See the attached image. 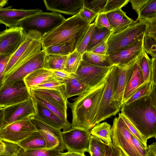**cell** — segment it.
Here are the masks:
<instances>
[{
    "mask_svg": "<svg viewBox=\"0 0 156 156\" xmlns=\"http://www.w3.org/2000/svg\"><path fill=\"white\" fill-rule=\"evenodd\" d=\"M156 85L150 93L121 108L122 113L147 140L156 136Z\"/></svg>",
    "mask_w": 156,
    "mask_h": 156,
    "instance_id": "cell-1",
    "label": "cell"
},
{
    "mask_svg": "<svg viewBox=\"0 0 156 156\" xmlns=\"http://www.w3.org/2000/svg\"><path fill=\"white\" fill-rule=\"evenodd\" d=\"M105 82L96 87L89 89L72 99V103L68 101L67 105L72 113V127L90 130L96 125Z\"/></svg>",
    "mask_w": 156,
    "mask_h": 156,
    "instance_id": "cell-2",
    "label": "cell"
},
{
    "mask_svg": "<svg viewBox=\"0 0 156 156\" xmlns=\"http://www.w3.org/2000/svg\"><path fill=\"white\" fill-rule=\"evenodd\" d=\"M90 25L83 20L79 13L66 19L57 27L42 37V50L71 41H75L78 46Z\"/></svg>",
    "mask_w": 156,
    "mask_h": 156,
    "instance_id": "cell-3",
    "label": "cell"
},
{
    "mask_svg": "<svg viewBox=\"0 0 156 156\" xmlns=\"http://www.w3.org/2000/svg\"><path fill=\"white\" fill-rule=\"evenodd\" d=\"M118 68L115 65L111 67L105 84L96 125L115 115L120 110L121 107L114 100Z\"/></svg>",
    "mask_w": 156,
    "mask_h": 156,
    "instance_id": "cell-4",
    "label": "cell"
},
{
    "mask_svg": "<svg viewBox=\"0 0 156 156\" xmlns=\"http://www.w3.org/2000/svg\"><path fill=\"white\" fill-rule=\"evenodd\" d=\"M146 20H136L126 28L111 34L107 40V55L133 43L145 32Z\"/></svg>",
    "mask_w": 156,
    "mask_h": 156,
    "instance_id": "cell-5",
    "label": "cell"
},
{
    "mask_svg": "<svg viewBox=\"0 0 156 156\" xmlns=\"http://www.w3.org/2000/svg\"><path fill=\"white\" fill-rule=\"evenodd\" d=\"M66 19L56 12H42L31 16L23 20L18 27L27 33L34 30L40 33L42 36L57 27Z\"/></svg>",
    "mask_w": 156,
    "mask_h": 156,
    "instance_id": "cell-6",
    "label": "cell"
},
{
    "mask_svg": "<svg viewBox=\"0 0 156 156\" xmlns=\"http://www.w3.org/2000/svg\"><path fill=\"white\" fill-rule=\"evenodd\" d=\"M45 51L28 56L19 62L10 73L5 77L3 86L11 85L15 82L23 80L24 77L33 71L44 68Z\"/></svg>",
    "mask_w": 156,
    "mask_h": 156,
    "instance_id": "cell-7",
    "label": "cell"
},
{
    "mask_svg": "<svg viewBox=\"0 0 156 156\" xmlns=\"http://www.w3.org/2000/svg\"><path fill=\"white\" fill-rule=\"evenodd\" d=\"M42 37L40 33L35 31L31 30L27 33L24 41L16 51L11 55L7 63L4 72L5 77L24 58L38 53L42 50Z\"/></svg>",
    "mask_w": 156,
    "mask_h": 156,
    "instance_id": "cell-8",
    "label": "cell"
},
{
    "mask_svg": "<svg viewBox=\"0 0 156 156\" xmlns=\"http://www.w3.org/2000/svg\"><path fill=\"white\" fill-rule=\"evenodd\" d=\"M111 130L112 143L121 150L123 156H141L132 142L131 133L120 117L113 119Z\"/></svg>",
    "mask_w": 156,
    "mask_h": 156,
    "instance_id": "cell-9",
    "label": "cell"
},
{
    "mask_svg": "<svg viewBox=\"0 0 156 156\" xmlns=\"http://www.w3.org/2000/svg\"><path fill=\"white\" fill-rule=\"evenodd\" d=\"M111 67L97 66L82 60L74 76L90 89H92L105 82Z\"/></svg>",
    "mask_w": 156,
    "mask_h": 156,
    "instance_id": "cell-10",
    "label": "cell"
},
{
    "mask_svg": "<svg viewBox=\"0 0 156 156\" xmlns=\"http://www.w3.org/2000/svg\"><path fill=\"white\" fill-rule=\"evenodd\" d=\"M61 135L63 145L68 151L82 154L89 152L90 130L72 127L62 132Z\"/></svg>",
    "mask_w": 156,
    "mask_h": 156,
    "instance_id": "cell-11",
    "label": "cell"
},
{
    "mask_svg": "<svg viewBox=\"0 0 156 156\" xmlns=\"http://www.w3.org/2000/svg\"><path fill=\"white\" fill-rule=\"evenodd\" d=\"M29 118L16 121L2 128L0 132V139L4 142L17 144L37 130Z\"/></svg>",
    "mask_w": 156,
    "mask_h": 156,
    "instance_id": "cell-12",
    "label": "cell"
},
{
    "mask_svg": "<svg viewBox=\"0 0 156 156\" xmlns=\"http://www.w3.org/2000/svg\"><path fill=\"white\" fill-rule=\"evenodd\" d=\"M4 108L3 127L16 121L32 118L37 113V101L31 96L25 101Z\"/></svg>",
    "mask_w": 156,
    "mask_h": 156,
    "instance_id": "cell-13",
    "label": "cell"
},
{
    "mask_svg": "<svg viewBox=\"0 0 156 156\" xmlns=\"http://www.w3.org/2000/svg\"><path fill=\"white\" fill-rule=\"evenodd\" d=\"M31 96L23 80L3 86L0 90V107L4 108L25 101Z\"/></svg>",
    "mask_w": 156,
    "mask_h": 156,
    "instance_id": "cell-14",
    "label": "cell"
},
{
    "mask_svg": "<svg viewBox=\"0 0 156 156\" xmlns=\"http://www.w3.org/2000/svg\"><path fill=\"white\" fill-rule=\"evenodd\" d=\"M144 33L130 45L108 55L112 66H125L136 59L143 50V40Z\"/></svg>",
    "mask_w": 156,
    "mask_h": 156,
    "instance_id": "cell-15",
    "label": "cell"
},
{
    "mask_svg": "<svg viewBox=\"0 0 156 156\" xmlns=\"http://www.w3.org/2000/svg\"><path fill=\"white\" fill-rule=\"evenodd\" d=\"M27 34L18 27L0 32V55L13 54L24 41Z\"/></svg>",
    "mask_w": 156,
    "mask_h": 156,
    "instance_id": "cell-16",
    "label": "cell"
},
{
    "mask_svg": "<svg viewBox=\"0 0 156 156\" xmlns=\"http://www.w3.org/2000/svg\"><path fill=\"white\" fill-rule=\"evenodd\" d=\"M43 12L42 10L36 9H15L11 7L0 8V23L9 28L18 27L23 20L34 15Z\"/></svg>",
    "mask_w": 156,
    "mask_h": 156,
    "instance_id": "cell-17",
    "label": "cell"
},
{
    "mask_svg": "<svg viewBox=\"0 0 156 156\" xmlns=\"http://www.w3.org/2000/svg\"><path fill=\"white\" fill-rule=\"evenodd\" d=\"M37 130L43 137L46 143V148L59 150L63 152L65 148L62 140V131L33 117L31 119Z\"/></svg>",
    "mask_w": 156,
    "mask_h": 156,
    "instance_id": "cell-18",
    "label": "cell"
},
{
    "mask_svg": "<svg viewBox=\"0 0 156 156\" xmlns=\"http://www.w3.org/2000/svg\"><path fill=\"white\" fill-rule=\"evenodd\" d=\"M36 101L37 113L34 118L59 130L66 131L72 128L68 120L62 119L40 102Z\"/></svg>",
    "mask_w": 156,
    "mask_h": 156,
    "instance_id": "cell-19",
    "label": "cell"
},
{
    "mask_svg": "<svg viewBox=\"0 0 156 156\" xmlns=\"http://www.w3.org/2000/svg\"><path fill=\"white\" fill-rule=\"evenodd\" d=\"M83 0H44L46 8L48 10L63 14L76 15L83 7Z\"/></svg>",
    "mask_w": 156,
    "mask_h": 156,
    "instance_id": "cell-20",
    "label": "cell"
},
{
    "mask_svg": "<svg viewBox=\"0 0 156 156\" xmlns=\"http://www.w3.org/2000/svg\"><path fill=\"white\" fill-rule=\"evenodd\" d=\"M138 58L126 66L118 67L114 100L121 107L124 91L132 76L134 65Z\"/></svg>",
    "mask_w": 156,
    "mask_h": 156,
    "instance_id": "cell-21",
    "label": "cell"
},
{
    "mask_svg": "<svg viewBox=\"0 0 156 156\" xmlns=\"http://www.w3.org/2000/svg\"><path fill=\"white\" fill-rule=\"evenodd\" d=\"M138 58L134 65L132 76L124 91L122 105L146 82L144 79Z\"/></svg>",
    "mask_w": 156,
    "mask_h": 156,
    "instance_id": "cell-22",
    "label": "cell"
},
{
    "mask_svg": "<svg viewBox=\"0 0 156 156\" xmlns=\"http://www.w3.org/2000/svg\"><path fill=\"white\" fill-rule=\"evenodd\" d=\"M111 30L112 34L126 28L134 21L129 17L121 9L106 14Z\"/></svg>",
    "mask_w": 156,
    "mask_h": 156,
    "instance_id": "cell-23",
    "label": "cell"
},
{
    "mask_svg": "<svg viewBox=\"0 0 156 156\" xmlns=\"http://www.w3.org/2000/svg\"><path fill=\"white\" fill-rule=\"evenodd\" d=\"M37 101L40 102L62 119L68 121L67 110L60 105L53 98L44 95L30 93Z\"/></svg>",
    "mask_w": 156,
    "mask_h": 156,
    "instance_id": "cell-24",
    "label": "cell"
},
{
    "mask_svg": "<svg viewBox=\"0 0 156 156\" xmlns=\"http://www.w3.org/2000/svg\"><path fill=\"white\" fill-rule=\"evenodd\" d=\"M55 77L51 70L42 68L28 74L24 78L23 80L30 90L32 87Z\"/></svg>",
    "mask_w": 156,
    "mask_h": 156,
    "instance_id": "cell-25",
    "label": "cell"
},
{
    "mask_svg": "<svg viewBox=\"0 0 156 156\" xmlns=\"http://www.w3.org/2000/svg\"><path fill=\"white\" fill-rule=\"evenodd\" d=\"M17 144L24 150L46 148V143L44 138L38 130L33 132Z\"/></svg>",
    "mask_w": 156,
    "mask_h": 156,
    "instance_id": "cell-26",
    "label": "cell"
},
{
    "mask_svg": "<svg viewBox=\"0 0 156 156\" xmlns=\"http://www.w3.org/2000/svg\"><path fill=\"white\" fill-rule=\"evenodd\" d=\"M90 89L76 77L65 81L64 94L67 99L78 96Z\"/></svg>",
    "mask_w": 156,
    "mask_h": 156,
    "instance_id": "cell-27",
    "label": "cell"
},
{
    "mask_svg": "<svg viewBox=\"0 0 156 156\" xmlns=\"http://www.w3.org/2000/svg\"><path fill=\"white\" fill-rule=\"evenodd\" d=\"M68 57V55L46 53L44 68L49 70H64Z\"/></svg>",
    "mask_w": 156,
    "mask_h": 156,
    "instance_id": "cell-28",
    "label": "cell"
},
{
    "mask_svg": "<svg viewBox=\"0 0 156 156\" xmlns=\"http://www.w3.org/2000/svg\"><path fill=\"white\" fill-rule=\"evenodd\" d=\"M77 44L74 41L55 44L43 50L46 54L67 55L76 49Z\"/></svg>",
    "mask_w": 156,
    "mask_h": 156,
    "instance_id": "cell-29",
    "label": "cell"
},
{
    "mask_svg": "<svg viewBox=\"0 0 156 156\" xmlns=\"http://www.w3.org/2000/svg\"><path fill=\"white\" fill-rule=\"evenodd\" d=\"M91 134L100 139L108 144L112 143L111 126L107 122L98 123L90 130Z\"/></svg>",
    "mask_w": 156,
    "mask_h": 156,
    "instance_id": "cell-30",
    "label": "cell"
},
{
    "mask_svg": "<svg viewBox=\"0 0 156 156\" xmlns=\"http://www.w3.org/2000/svg\"><path fill=\"white\" fill-rule=\"evenodd\" d=\"M82 60L91 65L102 67H109L112 66L108 56L86 51L83 55Z\"/></svg>",
    "mask_w": 156,
    "mask_h": 156,
    "instance_id": "cell-31",
    "label": "cell"
},
{
    "mask_svg": "<svg viewBox=\"0 0 156 156\" xmlns=\"http://www.w3.org/2000/svg\"><path fill=\"white\" fill-rule=\"evenodd\" d=\"M16 154L17 156H61L64 153L56 149L24 150L20 147L16 150Z\"/></svg>",
    "mask_w": 156,
    "mask_h": 156,
    "instance_id": "cell-32",
    "label": "cell"
},
{
    "mask_svg": "<svg viewBox=\"0 0 156 156\" xmlns=\"http://www.w3.org/2000/svg\"><path fill=\"white\" fill-rule=\"evenodd\" d=\"M112 33L111 30L105 27L95 26L88 43L86 51H90L97 44L108 38Z\"/></svg>",
    "mask_w": 156,
    "mask_h": 156,
    "instance_id": "cell-33",
    "label": "cell"
},
{
    "mask_svg": "<svg viewBox=\"0 0 156 156\" xmlns=\"http://www.w3.org/2000/svg\"><path fill=\"white\" fill-rule=\"evenodd\" d=\"M30 93L48 96L53 98L60 105L67 110L68 99L60 92L56 90L47 89H30Z\"/></svg>",
    "mask_w": 156,
    "mask_h": 156,
    "instance_id": "cell-34",
    "label": "cell"
},
{
    "mask_svg": "<svg viewBox=\"0 0 156 156\" xmlns=\"http://www.w3.org/2000/svg\"><path fill=\"white\" fill-rule=\"evenodd\" d=\"M108 144L100 139L91 135L89 153L90 156H105Z\"/></svg>",
    "mask_w": 156,
    "mask_h": 156,
    "instance_id": "cell-35",
    "label": "cell"
},
{
    "mask_svg": "<svg viewBox=\"0 0 156 156\" xmlns=\"http://www.w3.org/2000/svg\"><path fill=\"white\" fill-rule=\"evenodd\" d=\"M82 55L76 49L68 55L64 70L73 74H75L81 63Z\"/></svg>",
    "mask_w": 156,
    "mask_h": 156,
    "instance_id": "cell-36",
    "label": "cell"
},
{
    "mask_svg": "<svg viewBox=\"0 0 156 156\" xmlns=\"http://www.w3.org/2000/svg\"><path fill=\"white\" fill-rule=\"evenodd\" d=\"M65 86V81H61L55 77L33 87L30 89L53 90L58 91L64 95Z\"/></svg>",
    "mask_w": 156,
    "mask_h": 156,
    "instance_id": "cell-37",
    "label": "cell"
},
{
    "mask_svg": "<svg viewBox=\"0 0 156 156\" xmlns=\"http://www.w3.org/2000/svg\"><path fill=\"white\" fill-rule=\"evenodd\" d=\"M138 61L144 81H151V58L144 50L139 57Z\"/></svg>",
    "mask_w": 156,
    "mask_h": 156,
    "instance_id": "cell-38",
    "label": "cell"
},
{
    "mask_svg": "<svg viewBox=\"0 0 156 156\" xmlns=\"http://www.w3.org/2000/svg\"><path fill=\"white\" fill-rule=\"evenodd\" d=\"M156 18V0H149L140 11L137 20H149Z\"/></svg>",
    "mask_w": 156,
    "mask_h": 156,
    "instance_id": "cell-39",
    "label": "cell"
},
{
    "mask_svg": "<svg viewBox=\"0 0 156 156\" xmlns=\"http://www.w3.org/2000/svg\"><path fill=\"white\" fill-rule=\"evenodd\" d=\"M107 0H83V7L98 15L103 12Z\"/></svg>",
    "mask_w": 156,
    "mask_h": 156,
    "instance_id": "cell-40",
    "label": "cell"
},
{
    "mask_svg": "<svg viewBox=\"0 0 156 156\" xmlns=\"http://www.w3.org/2000/svg\"><path fill=\"white\" fill-rule=\"evenodd\" d=\"M143 49L147 54L152 57H156V38L144 34Z\"/></svg>",
    "mask_w": 156,
    "mask_h": 156,
    "instance_id": "cell-41",
    "label": "cell"
},
{
    "mask_svg": "<svg viewBox=\"0 0 156 156\" xmlns=\"http://www.w3.org/2000/svg\"><path fill=\"white\" fill-rule=\"evenodd\" d=\"M153 85L151 81L146 82L124 103L129 104L136 100L148 95L150 93Z\"/></svg>",
    "mask_w": 156,
    "mask_h": 156,
    "instance_id": "cell-42",
    "label": "cell"
},
{
    "mask_svg": "<svg viewBox=\"0 0 156 156\" xmlns=\"http://www.w3.org/2000/svg\"><path fill=\"white\" fill-rule=\"evenodd\" d=\"M119 116L121 118L130 133L145 147H147V140L138 132L122 113H119Z\"/></svg>",
    "mask_w": 156,
    "mask_h": 156,
    "instance_id": "cell-43",
    "label": "cell"
},
{
    "mask_svg": "<svg viewBox=\"0 0 156 156\" xmlns=\"http://www.w3.org/2000/svg\"><path fill=\"white\" fill-rule=\"evenodd\" d=\"M95 26L94 23L90 24L89 29L76 49V51L82 55L87 51V47Z\"/></svg>",
    "mask_w": 156,
    "mask_h": 156,
    "instance_id": "cell-44",
    "label": "cell"
},
{
    "mask_svg": "<svg viewBox=\"0 0 156 156\" xmlns=\"http://www.w3.org/2000/svg\"><path fill=\"white\" fill-rule=\"evenodd\" d=\"M129 0H107L102 13H107L117 10L121 9L126 5Z\"/></svg>",
    "mask_w": 156,
    "mask_h": 156,
    "instance_id": "cell-45",
    "label": "cell"
},
{
    "mask_svg": "<svg viewBox=\"0 0 156 156\" xmlns=\"http://www.w3.org/2000/svg\"><path fill=\"white\" fill-rule=\"evenodd\" d=\"M11 55L7 54L0 55V90L3 86L5 79L4 71Z\"/></svg>",
    "mask_w": 156,
    "mask_h": 156,
    "instance_id": "cell-46",
    "label": "cell"
},
{
    "mask_svg": "<svg viewBox=\"0 0 156 156\" xmlns=\"http://www.w3.org/2000/svg\"><path fill=\"white\" fill-rule=\"evenodd\" d=\"M94 23L97 27H105L111 31L106 13L102 12L98 14Z\"/></svg>",
    "mask_w": 156,
    "mask_h": 156,
    "instance_id": "cell-47",
    "label": "cell"
},
{
    "mask_svg": "<svg viewBox=\"0 0 156 156\" xmlns=\"http://www.w3.org/2000/svg\"><path fill=\"white\" fill-rule=\"evenodd\" d=\"M80 17L89 24L96 19L97 14L89 9L83 7L79 13Z\"/></svg>",
    "mask_w": 156,
    "mask_h": 156,
    "instance_id": "cell-48",
    "label": "cell"
},
{
    "mask_svg": "<svg viewBox=\"0 0 156 156\" xmlns=\"http://www.w3.org/2000/svg\"><path fill=\"white\" fill-rule=\"evenodd\" d=\"M108 38L104 40L97 44L90 51L99 54L107 55V42Z\"/></svg>",
    "mask_w": 156,
    "mask_h": 156,
    "instance_id": "cell-49",
    "label": "cell"
},
{
    "mask_svg": "<svg viewBox=\"0 0 156 156\" xmlns=\"http://www.w3.org/2000/svg\"><path fill=\"white\" fill-rule=\"evenodd\" d=\"M105 156H123L121 150L112 143L108 144Z\"/></svg>",
    "mask_w": 156,
    "mask_h": 156,
    "instance_id": "cell-50",
    "label": "cell"
},
{
    "mask_svg": "<svg viewBox=\"0 0 156 156\" xmlns=\"http://www.w3.org/2000/svg\"><path fill=\"white\" fill-rule=\"evenodd\" d=\"M146 21L147 26L144 35L156 38V18Z\"/></svg>",
    "mask_w": 156,
    "mask_h": 156,
    "instance_id": "cell-51",
    "label": "cell"
},
{
    "mask_svg": "<svg viewBox=\"0 0 156 156\" xmlns=\"http://www.w3.org/2000/svg\"><path fill=\"white\" fill-rule=\"evenodd\" d=\"M51 70L54 76L61 81H65L75 77L74 75L69 73L64 70Z\"/></svg>",
    "mask_w": 156,
    "mask_h": 156,
    "instance_id": "cell-52",
    "label": "cell"
},
{
    "mask_svg": "<svg viewBox=\"0 0 156 156\" xmlns=\"http://www.w3.org/2000/svg\"><path fill=\"white\" fill-rule=\"evenodd\" d=\"M131 136L132 142L139 154L141 156H146L147 153V147H145L132 134Z\"/></svg>",
    "mask_w": 156,
    "mask_h": 156,
    "instance_id": "cell-53",
    "label": "cell"
},
{
    "mask_svg": "<svg viewBox=\"0 0 156 156\" xmlns=\"http://www.w3.org/2000/svg\"><path fill=\"white\" fill-rule=\"evenodd\" d=\"M149 0H129L131 4L132 9L135 11L138 15L140 12Z\"/></svg>",
    "mask_w": 156,
    "mask_h": 156,
    "instance_id": "cell-54",
    "label": "cell"
},
{
    "mask_svg": "<svg viewBox=\"0 0 156 156\" xmlns=\"http://www.w3.org/2000/svg\"><path fill=\"white\" fill-rule=\"evenodd\" d=\"M156 57L151 58V82L153 84L156 85Z\"/></svg>",
    "mask_w": 156,
    "mask_h": 156,
    "instance_id": "cell-55",
    "label": "cell"
},
{
    "mask_svg": "<svg viewBox=\"0 0 156 156\" xmlns=\"http://www.w3.org/2000/svg\"><path fill=\"white\" fill-rule=\"evenodd\" d=\"M146 156H156V143L154 142L147 146Z\"/></svg>",
    "mask_w": 156,
    "mask_h": 156,
    "instance_id": "cell-56",
    "label": "cell"
},
{
    "mask_svg": "<svg viewBox=\"0 0 156 156\" xmlns=\"http://www.w3.org/2000/svg\"><path fill=\"white\" fill-rule=\"evenodd\" d=\"M4 125V108L0 107V132Z\"/></svg>",
    "mask_w": 156,
    "mask_h": 156,
    "instance_id": "cell-57",
    "label": "cell"
},
{
    "mask_svg": "<svg viewBox=\"0 0 156 156\" xmlns=\"http://www.w3.org/2000/svg\"><path fill=\"white\" fill-rule=\"evenodd\" d=\"M61 156H86L84 154H82L77 153L68 151L64 153V154Z\"/></svg>",
    "mask_w": 156,
    "mask_h": 156,
    "instance_id": "cell-58",
    "label": "cell"
},
{
    "mask_svg": "<svg viewBox=\"0 0 156 156\" xmlns=\"http://www.w3.org/2000/svg\"><path fill=\"white\" fill-rule=\"evenodd\" d=\"M6 149V145L0 146V156H3L5 153Z\"/></svg>",
    "mask_w": 156,
    "mask_h": 156,
    "instance_id": "cell-59",
    "label": "cell"
},
{
    "mask_svg": "<svg viewBox=\"0 0 156 156\" xmlns=\"http://www.w3.org/2000/svg\"><path fill=\"white\" fill-rule=\"evenodd\" d=\"M8 1L7 0H0V8H3L8 3Z\"/></svg>",
    "mask_w": 156,
    "mask_h": 156,
    "instance_id": "cell-60",
    "label": "cell"
},
{
    "mask_svg": "<svg viewBox=\"0 0 156 156\" xmlns=\"http://www.w3.org/2000/svg\"><path fill=\"white\" fill-rule=\"evenodd\" d=\"M16 150L13 152H7L6 154L3 156H17L16 154Z\"/></svg>",
    "mask_w": 156,
    "mask_h": 156,
    "instance_id": "cell-61",
    "label": "cell"
},
{
    "mask_svg": "<svg viewBox=\"0 0 156 156\" xmlns=\"http://www.w3.org/2000/svg\"><path fill=\"white\" fill-rule=\"evenodd\" d=\"M5 145V143L0 139V146Z\"/></svg>",
    "mask_w": 156,
    "mask_h": 156,
    "instance_id": "cell-62",
    "label": "cell"
}]
</instances>
